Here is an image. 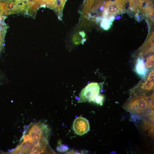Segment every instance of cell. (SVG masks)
I'll use <instances>...</instances> for the list:
<instances>
[{"mask_svg": "<svg viewBox=\"0 0 154 154\" xmlns=\"http://www.w3.org/2000/svg\"><path fill=\"white\" fill-rule=\"evenodd\" d=\"M50 130L42 122L31 124L26 129L14 153L40 154L54 153L49 144Z\"/></svg>", "mask_w": 154, "mask_h": 154, "instance_id": "cell-1", "label": "cell"}, {"mask_svg": "<svg viewBox=\"0 0 154 154\" xmlns=\"http://www.w3.org/2000/svg\"><path fill=\"white\" fill-rule=\"evenodd\" d=\"M39 6L36 0H8L5 1L4 10L6 16L19 13L35 18Z\"/></svg>", "mask_w": 154, "mask_h": 154, "instance_id": "cell-2", "label": "cell"}, {"mask_svg": "<svg viewBox=\"0 0 154 154\" xmlns=\"http://www.w3.org/2000/svg\"><path fill=\"white\" fill-rule=\"evenodd\" d=\"M153 94L149 97L131 96L123 106L126 110L137 116L144 114L149 108H153Z\"/></svg>", "mask_w": 154, "mask_h": 154, "instance_id": "cell-3", "label": "cell"}, {"mask_svg": "<svg viewBox=\"0 0 154 154\" xmlns=\"http://www.w3.org/2000/svg\"><path fill=\"white\" fill-rule=\"evenodd\" d=\"M127 0H112L106 2L104 5L103 16L110 18L123 12Z\"/></svg>", "mask_w": 154, "mask_h": 154, "instance_id": "cell-4", "label": "cell"}, {"mask_svg": "<svg viewBox=\"0 0 154 154\" xmlns=\"http://www.w3.org/2000/svg\"><path fill=\"white\" fill-rule=\"evenodd\" d=\"M100 87L98 83L92 82L88 84L79 94L78 102H94L96 98L100 94Z\"/></svg>", "mask_w": 154, "mask_h": 154, "instance_id": "cell-5", "label": "cell"}, {"mask_svg": "<svg viewBox=\"0 0 154 154\" xmlns=\"http://www.w3.org/2000/svg\"><path fill=\"white\" fill-rule=\"evenodd\" d=\"M154 88V83L147 79L140 82L131 91V96H146L147 94Z\"/></svg>", "mask_w": 154, "mask_h": 154, "instance_id": "cell-6", "label": "cell"}, {"mask_svg": "<svg viewBox=\"0 0 154 154\" xmlns=\"http://www.w3.org/2000/svg\"><path fill=\"white\" fill-rule=\"evenodd\" d=\"M73 128L75 133L79 135H82L87 133L90 130L88 121L85 118L79 117L74 120Z\"/></svg>", "mask_w": 154, "mask_h": 154, "instance_id": "cell-7", "label": "cell"}, {"mask_svg": "<svg viewBox=\"0 0 154 154\" xmlns=\"http://www.w3.org/2000/svg\"><path fill=\"white\" fill-rule=\"evenodd\" d=\"M39 5L53 9L60 12L66 0H36Z\"/></svg>", "mask_w": 154, "mask_h": 154, "instance_id": "cell-8", "label": "cell"}, {"mask_svg": "<svg viewBox=\"0 0 154 154\" xmlns=\"http://www.w3.org/2000/svg\"><path fill=\"white\" fill-rule=\"evenodd\" d=\"M135 71L139 77L144 78L147 73L148 70L145 65L144 59L139 57L136 60L135 66Z\"/></svg>", "mask_w": 154, "mask_h": 154, "instance_id": "cell-9", "label": "cell"}, {"mask_svg": "<svg viewBox=\"0 0 154 154\" xmlns=\"http://www.w3.org/2000/svg\"><path fill=\"white\" fill-rule=\"evenodd\" d=\"M154 34L153 31L148 40L141 48V55H145L154 51Z\"/></svg>", "mask_w": 154, "mask_h": 154, "instance_id": "cell-10", "label": "cell"}, {"mask_svg": "<svg viewBox=\"0 0 154 154\" xmlns=\"http://www.w3.org/2000/svg\"><path fill=\"white\" fill-rule=\"evenodd\" d=\"M6 16L0 14V52L3 46L6 33L8 26L5 22Z\"/></svg>", "mask_w": 154, "mask_h": 154, "instance_id": "cell-11", "label": "cell"}, {"mask_svg": "<svg viewBox=\"0 0 154 154\" xmlns=\"http://www.w3.org/2000/svg\"><path fill=\"white\" fill-rule=\"evenodd\" d=\"M129 8L132 11L139 12L142 9L143 3L145 0H127Z\"/></svg>", "mask_w": 154, "mask_h": 154, "instance_id": "cell-12", "label": "cell"}, {"mask_svg": "<svg viewBox=\"0 0 154 154\" xmlns=\"http://www.w3.org/2000/svg\"><path fill=\"white\" fill-rule=\"evenodd\" d=\"M114 19V17L110 18H104L100 23V26L104 30L109 29L112 25V22Z\"/></svg>", "mask_w": 154, "mask_h": 154, "instance_id": "cell-13", "label": "cell"}, {"mask_svg": "<svg viewBox=\"0 0 154 154\" xmlns=\"http://www.w3.org/2000/svg\"><path fill=\"white\" fill-rule=\"evenodd\" d=\"M146 14L148 15L150 19L152 22H154V8L149 5L146 7L144 10Z\"/></svg>", "mask_w": 154, "mask_h": 154, "instance_id": "cell-14", "label": "cell"}, {"mask_svg": "<svg viewBox=\"0 0 154 154\" xmlns=\"http://www.w3.org/2000/svg\"><path fill=\"white\" fill-rule=\"evenodd\" d=\"M154 55H150L148 57L145 62V65L147 68H150L154 65Z\"/></svg>", "mask_w": 154, "mask_h": 154, "instance_id": "cell-15", "label": "cell"}, {"mask_svg": "<svg viewBox=\"0 0 154 154\" xmlns=\"http://www.w3.org/2000/svg\"><path fill=\"white\" fill-rule=\"evenodd\" d=\"M69 149L68 146L66 145L61 144L57 146L56 150L59 153H64L68 151Z\"/></svg>", "mask_w": 154, "mask_h": 154, "instance_id": "cell-16", "label": "cell"}, {"mask_svg": "<svg viewBox=\"0 0 154 154\" xmlns=\"http://www.w3.org/2000/svg\"><path fill=\"white\" fill-rule=\"evenodd\" d=\"M95 0H85L84 8L86 10L90 11Z\"/></svg>", "mask_w": 154, "mask_h": 154, "instance_id": "cell-17", "label": "cell"}, {"mask_svg": "<svg viewBox=\"0 0 154 154\" xmlns=\"http://www.w3.org/2000/svg\"><path fill=\"white\" fill-rule=\"evenodd\" d=\"M104 99V96L99 94L96 98L94 102L98 105L102 106L103 104Z\"/></svg>", "mask_w": 154, "mask_h": 154, "instance_id": "cell-18", "label": "cell"}, {"mask_svg": "<svg viewBox=\"0 0 154 154\" xmlns=\"http://www.w3.org/2000/svg\"><path fill=\"white\" fill-rule=\"evenodd\" d=\"M154 70H153L149 74L147 79L153 83H154Z\"/></svg>", "mask_w": 154, "mask_h": 154, "instance_id": "cell-19", "label": "cell"}]
</instances>
